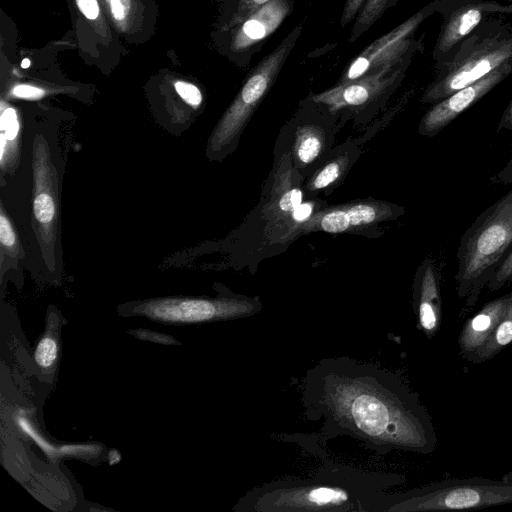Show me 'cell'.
<instances>
[{
	"instance_id": "32",
	"label": "cell",
	"mask_w": 512,
	"mask_h": 512,
	"mask_svg": "<svg viewBox=\"0 0 512 512\" xmlns=\"http://www.w3.org/2000/svg\"><path fill=\"white\" fill-rule=\"evenodd\" d=\"M505 129L512 131V99L502 113L496 131L499 133L501 130Z\"/></svg>"
},
{
	"instance_id": "28",
	"label": "cell",
	"mask_w": 512,
	"mask_h": 512,
	"mask_svg": "<svg viewBox=\"0 0 512 512\" xmlns=\"http://www.w3.org/2000/svg\"><path fill=\"white\" fill-rule=\"evenodd\" d=\"M512 281V250L488 281L489 291H497Z\"/></svg>"
},
{
	"instance_id": "4",
	"label": "cell",
	"mask_w": 512,
	"mask_h": 512,
	"mask_svg": "<svg viewBox=\"0 0 512 512\" xmlns=\"http://www.w3.org/2000/svg\"><path fill=\"white\" fill-rule=\"evenodd\" d=\"M512 61V24L491 17L461 43L454 56L434 69L435 76L420 98L435 104Z\"/></svg>"
},
{
	"instance_id": "13",
	"label": "cell",
	"mask_w": 512,
	"mask_h": 512,
	"mask_svg": "<svg viewBox=\"0 0 512 512\" xmlns=\"http://www.w3.org/2000/svg\"><path fill=\"white\" fill-rule=\"evenodd\" d=\"M436 13L441 24L432 50L434 69L448 62L483 21L496 15H512V4L494 0H438Z\"/></svg>"
},
{
	"instance_id": "33",
	"label": "cell",
	"mask_w": 512,
	"mask_h": 512,
	"mask_svg": "<svg viewBox=\"0 0 512 512\" xmlns=\"http://www.w3.org/2000/svg\"><path fill=\"white\" fill-rule=\"evenodd\" d=\"M214 1L224 4L227 0H214Z\"/></svg>"
},
{
	"instance_id": "27",
	"label": "cell",
	"mask_w": 512,
	"mask_h": 512,
	"mask_svg": "<svg viewBox=\"0 0 512 512\" xmlns=\"http://www.w3.org/2000/svg\"><path fill=\"white\" fill-rule=\"evenodd\" d=\"M58 355V345L51 336H44L37 344L35 349V361L41 368L51 367Z\"/></svg>"
},
{
	"instance_id": "31",
	"label": "cell",
	"mask_w": 512,
	"mask_h": 512,
	"mask_svg": "<svg viewBox=\"0 0 512 512\" xmlns=\"http://www.w3.org/2000/svg\"><path fill=\"white\" fill-rule=\"evenodd\" d=\"M314 205L310 202H302L292 213L291 218L297 223L308 221L313 214Z\"/></svg>"
},
{
	"instance_id": "11",
	"label": "cell",
	"mask_w": 512,
	"mask_h": 512,
	"mask_svg": "<svg viewBox=\"0 0 512 512\" xmlns=\"http://www.w3.org/2000/svg\"><path fill=\"white\" fill-rule=\"evenodd\" d=\"M438 0L430 1L404 22L365 47L343 70L337 84L358 79L372 71L423 52V36L414 35L420 25L436 13Z\"/></svg>"
},
{
	"instance_id": "21",
	"label": "cell",
	"mask_w": 512,
	"mask_h": 512,
	"mask_svg": "<svg viewBox=\"0 0 512 512\" xmlns=\"http://www.w3.org/2000/svg\"><path fill=\"white\" fill-rule=\"evenodd\" d=\"M510 343H512V305L498 323L487 343L475 353L470 362L479 364L488 361Z\"/></svg>"
},
{
	"instance_id": "34",
	"label": "cell",
	"mask_w": 512,
	"mask_h": 512,
	"mask_svg": "<svg viewBox=\"0 0 512 512\" xmlns=\"http://www.w3.org/2000/svg\"><path fill=\"white\" fill-rule=\"evenodd\" d=\"M508 3H511L512 4V0H506Z\"/></svg>"
},
{
	"instance_id": "12",
	"label": "cell",
	"mask_w": 512,
	"mask_h": 512,
	"mask_svg": "<svg viewBox=\"0 0 512 512\" xmlns=\"http://www.w3.org/2000/svg\"><path fill=\"white\" fill-rule=\"evenodd\" d=\"M259 298L230 296L222 298H163L140 304L139 313L150 318L177 323H194L249 317L260 312Z\"/></svg>"
},
{
	"instance_id": "25",
	"label": "cell",
	"mask_w": 512,
	"mask_h": 512,
	"mask_svg": "<svg viewBox=\"0 0 512 512\" xmlns=\"http://www.w3.org/2000/svg\"><path fill=\"white\" fill-rule=\"evenodd\" d=\"M65 91V87H54V88H47L46 86L38 85L31 82H13L9 89L7 96L9 98H17V99H24V100H38L42 97L54 94V93H60Z\"/></svg>"
},
{
	"instance_id": "10",
	"label": "cell",
	"mask_w": 512,
	"mask_h": 512,
	"mask_svg": "<svg viewBox=\"0 0 512 512\" xmlns=\"http://www.w3.org/2000/svg\"><path fill=\"white\" fill-rule=\"evenodd\" d=\"M33 217L45 264L55 268L59 228V185L47 141L36 135L33 142Z\"/></svg>"
},
{
	"instance_id": "5",
	"label": "cell",
	"mask_w": 512,
	"mask_h": 512,
	"mask_svg": "<svg viewBox=\"0 0 512 512\" xmlns=\"http://www.w3.org/2000/svg\"><path fill=\"white\" fill-rule=\"evenodd\" d=\"M512 504V472L500 479L453 478L387 493L382 512L482 509Z\"/></svg>"
},
{
	"instance_id": "9",
	"label": "cell",
	"mask_w": 512,
	"mask_h": 512,
	"mask_svg": "<svg viewBox=\"0 0 512 512\" xmlns=\"http://www.w3.org/2000/svg\"><path fill=\"white\" fill-rule=\"evenodd\" d=\"M415 55L372 71L358 79L307 96L333 115L341 111L360 113L384 104L404 80Z\"/></svg>"
},
{
	"instance_id": "22",
	"label": "cell",
	"mask_w": 512,
	"mask_h": 512,
	"mask_svg": "<svg viewBox=\"0 0 512 512\" xmlns=\"http://www.w3.org/2000/svg\"><path fill=\"white\" fill-rule=\"evenodd\" d=\"M271 0H227L214 23V30H226L241 22Z\"/></svg>"
},
{
	"instance_id": "17",
	"label": "cell",
	"mask_w": 512,
	"mask_h": 512,
	"mask_svg": "<svg viewBox=\"0 0 512 512\" xmlns=\"http://www.w3.org/2000/svg\"><path fill=\"white\" fill-rule=\"evenodd\" d=\"M413 307L417 327L431 339L442 322L441 269L436 260L425 258L413 281Z\"/></svg>"
},
{
	"instance_id": "30",
	"label": "cell",
	"mask_w": 512,
	"mask_h": 512,
	"mask_svg": "<svg viewBox=\"0 0 512 512\" xmlns=\"http://www.w3.org/2000/svg\"><path fill=\"white\" fill-rule=\"evenodd\" d=\"M367 0H346L343 11L340 17V25L342 28L351 23L359 12L361 11L363 5Z\"/></svg>"
},
{
	"instance_id": "16",
	"label": "cell",
	"mask_w": 512,
	"mask_h": 512,
	"mask_svg": "<svg viewBox=\"0 0 512 512\" xmlns=\"http://www.w3.org/2000/svg\"><path fill=\"white\" fill-rule=\"evenodd\" d=\"M113 28L122 40L137 45L155 34L160 17L155 0H100Z\"/></svg>"
},
{
	"instance_id": "2",
	"label": "cell",
	"mask_w": 512,
	"mask_h": 512,
	"mask_svg": "<svg viewBox=\"0 0 512 512\" xmlns=\"http://www.w3.org/2000/svg\"><path fill=\"white\" fill-rule=\"evenodd\" d=\"M405 482L398 474L379 475L342 467L308 479H282L254 488L239 510L252 512H379L390 487Z\"/></svg>"
},
{
	"instance_id": "1",
	"label": "cell",
	"mask_w": 512,
	"mask_h": 512,
	"mask_svg": "<svg viewBox=\"0 0 512 512\" xmlns=\"http://www.w3.org/2000/svg\"><path fill=\"white\" fill-rule=\"evenodd\" d=\"M300 394L305 416L320 421L328 437L350 436L379 454L436 449L435 427L418 393L377 364L323 358L306 371Z\"/></svg>"
},
{
	"instance_id": "18",
	"label": "cell",
	"mask_w": 512,
	"mask_h": 512,
	"mask_svg": "<svg viewBox=\"0 0 512 512\" xmlns=\"http://www.w3.org/2000/svg\"><path fill=\"white\" fill-rule=\"evenodd\" d=\"M511 305L512 291L486 302L465 321L457 340L459 354L463 359L471 361L475 353L487 343Z\"/></svg>"
},
{
	"instance_id": "7",
	"label": "cell",
	"mask_w": 512,
	"mask_h": 512,
	"mask_svg": "<svg viewBox=\"0 0 512 512\" xmlns=\"http://www.w3.org/2000/svg\"><path fill=\"white\" fill-rule=\"evenodd\" d=\"M80 58L88 66L110 74L128 50L113 28L100 0H66Z\"/></svg>"
},
{
	"instance_id": "15",
	"label": "cell",
	"mask_w": 512,
	"mask_h": 512,
	"mask_svg": "<svg viewBox=\"0 0 512 512\" xmlns=\"http://www.w3.org/2000/svg\"><path fill=\"white\" fill-rule=\"evenodd\" d=\"M403 213V208L387 203L356 202L318 213L302 223L300 227L305 231L343 233L396 218Z\"/></svg>"
},
{
	"instance_id": "29",
	"label": "cell",
	"mask_w": 512,
	"mask_h": 512,
	"mask_svg": "<svg viewBox=\"0 0 512 512\" xmlns=\"http://www.w3.org/2000/svg\"><path fill=\"white\" fill-rule=\"evenodd\" d=\"M303 193L299 188H293L284 193L278 202V207L282 212L292 213L301 203Z\"/></svg>"
},
{
	"instance_id": "26",
	"label": "cell",
	"mask_w": 512,
	"mask_h": 512,
	"mask_svg": "<svg viewBox=\"0 0 512 512\" xmlns=\"http://www.w3.org/2000/svg\"><path fill=\"white\" fill-rule=\"evenodd\" d=\"M0 243L2 254L6 253L10 258H14L19 253L17 233L3 206L0 210Z\"/></svg>"
},
{
	"instance_id": "8",
	"label": "cell",
	"mask_w": 512,
	"mask_h": 512,
	"mask_svg": "<svg viewBox=\"0 0 512 512\" xmlns=\"http://www.w3.org/2000/svg\"><path fill=\"white\" fill-rule=\"evenodd\" d=\"M294 8V0H271L238 24L211 32L214 49L232 64L247 68Z\"/></svg>"
},
{
	"instance_id": "14",
	"label": "cell",
	"mask_w": 512,
	"mask_h": 512,
	"mask_svg": "<svg viewBox=\"0 0 512 512\" xmlns=\"http://www.w3.org/2000/svg\"><path fill=\"white\" fill-rule=\"evenodd\" d=\"M510 74H512V61L502 64L476 82L432 104V107L426 111L420 120L419 134L430 138L436 136Z\"/></svg>"
},
{
	"instance_id": "20",
	"label": "cell",
	"mask_w": 512,
	"mask_h": 512,
	"mask_svg": "<svg viewBox=\"0 0 512 512\" xmlns=\"http://www.w3.org/2000/svg\"><path fill=\"white\" fill-rule=\"evenodd\" d=\"M20 122L17 111L1 100L0 116V164L2 170L11 165L17 156Z\"/></svg>"
},
{
	"instance_id": "3",
	"label": "cell",
	"mask_w": 512,
	"mask_h": 512,
	"mask_svg": "<svg viewBox=\"0 0 512 512\" xmlns=\"http://www.w3.org/2000/svg\"><path fill=\"white\" fill-rule=\"evenodd\" d=\"M512 250V190L487 207L461 236L456 252V293L462 313L473 308Z\"/></svg>"
},
{
	"instance_id": "23",
	"label": "cell",
	"mask_w": 512,
	"mask_h": 512,
	"mask_svg": "<svg viewBox=\"0 0 512 512\" xmlns=\"http://www.w3.org/2000/svg\"><path fill=\"white\" fill-rule=\"evenodd\" d=\"M398 1L399 0H367L354 20L348 39L349 43L358 40V38L366 33L387 10L395 6Z\"/></svg>"
},
{
	"instance_id": "19",
	"label": "cell",
	"mask_w": 512,
	"mask_h": 512,
	"mask_svg": "<svg viewBox=\"0 0 512 512\" xmlns=\"http://www.w3.org/2000/svg\"><path fill=\"white\" fill-rule=\"evenodd\" d=\"M325 134L316 124L298 127L293 145L295 164L304 167L314 163L324 152Z\"/></svg>"
},
{
	"instance_id": "6",
	"label": "cell",
	"mask_w": 512,
	"mask_h": 512,
	"mask_svg": "<svg viewBox=\"0 0 512 512\" xmlns=\"http://www.w3.org/2000/svg\"><path fill=\"white\" fill-rule=\"evenodd\" d=\"M301 33L302 25L299 24L247 73L240 90L209 138V156L224 155L234 147L255 110L276 82Z\"/></svg>"
},
{
	"instance_id": "24",
	"label": "cell",
	"mask_w": 512,
	"mask_h": 512,
	"mask_svg": "<svg viewBox=\"0 0 512 512\" xmlns=\"http://www.w3.org/2000/svg\"><path fill=\"white\" fill-rule=\"evenodd\" d=\"M347 166L348 156H339L330 160L311 177L307 189L318 191L329 187L340 179Z\"/></svg>"
}]
</instances>
